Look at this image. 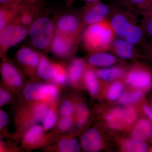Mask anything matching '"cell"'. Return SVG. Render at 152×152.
<instances>
[{
	"label": "cell",
	"mask_w": 152,
	"mask_h": 152,
	"mask_svg": "<svg viewBox=\"0 0 152 152\" xmlns=\"http://www.w3.org/2000/svg\"><path fill=\"white\" fill-rule=\"evenodd\" d=\"M110 26L103 22L90 25L84 33V40L86 45L91 50L106 48L113 39Z\"/></svg>",
	"instance_id": "1"
},
{
	"label": "cell",
	"mask_w": 152,
	"mask_h": 152,
	"mask_svg": "<svg viewBox=\"0 0 152 152\" xmlns=\"http://www.w3.org/2000/svg\"><path fill=\"white\" fill-rule=\"evenodd\" d=\"M53 31L52 22L45 17H42L33 23L29 31L32 43L38 49H45L51 41Z\"/></svg>",
	"instance_id": "2"
},
{
	"label": "cell",
	"mask_w": 152,
	"mask_h": 152,
	"mask_svg": "<svg viewBox=\"0 0 152 152\" xmlns=\"http://www.w3.org/2000/svg\"><path fill=\"white\" fill-rule=\"evenodd\" d=\"M137 118L135 109L130 107L112 109L107 114L108 125L114 129L120 130L132 124Z\"/></svg>",
	"instance_id": "3"
},
{
	"label": "cell",
	"mask_w": 152,
	"mask_h": 152,
	"mask_svg": "<svg viewBox=\"0 0 152 152\" xmlns=\"http://www.w3.org/2000/svg\"><path fill=\"white\" fill-rule=\"evenodd\" d=\"M1 32V45L5 49L16 45L23 41L27 34L26 29L17 25L7 26Z\"/></svg>",
	"instance_id": "4"
},
{
	"label": "cell",
	"mask_w": 152,
	"mask_h": 152,
	"mask_svg": "<svg viewBox=\"0 0 152 152\" xmlns=\"http://www.w3.org/2000/svg\"><path fill=\"white\" fill-rule=\"evenodd\" d=\"M126 81L128 84L139 89H147L151 85L152 77L147 71L135 70L128 74Z\"/></svg>",
	"instance_id": "5"
},
{
	"label": "cell",
	"mask_w": 152,
	"mask_h": 152,
	"mask_svg": "<svg viewBox=\"0 0 152 152\" xmlns=\"http://www.w3.org/2000/svg\"><path fill=\"white\" fill-rule=\"evenodd\" d=\"M24 96L30 101L47 100L49 95V88L47 85L39 83H31L25 87Z\"/></svg>",
	"instance_id": "6"
},
{
	"label": "cell",
	"mask_w": 152,
	"mask_h": 152,
	"mask_svg": "<svg viewBox=\"0 0 152 152\" xmlns=\"http://www.w3.org/2000/svg\"><path fill=\"white\" fill-rule=\"evenodd\" d=\"M52 51L60 57H64L69 54L72 48V39L70 36L58 33L52 42Z\"/></svg>",
	"instance_id": "7"
},
{
	"label": "cell",
	"mask_w": 152,
	"mask_h": 152,
	"mask_svg": "<svg viewBox=\"0 0 152 152\" xmlns=\"http://www.w3.org/2000/svg\"><path fill=\"white\" fill-rule=\"evenodd\" d=\"M81 145L83 148L88 152L99 151L102 148L100 135L94 129H90L82 136Z\"/></svg>",
	"instance_id": "8"
},
{
	"label": "cell",
	"mask_w": 152,
	"mask_h": 152,
	"mask_svg": "<svg viewBox=\"0 0 152 152\" xmlns=\"http://www.w3.org/2000/svg\"><path fill=\"white\" fill-rule=\"evenodd\" d=\"M109 9L102 3H96L90 7L85 17L87 23L91 25L102 21L105 16L108 14Z\"/></svg>",
	"instance_id": "9"
},
{
	"label": "cell",
	"mask_w": 152,
	"mask_h": 152,
	"mask_svg": "<svg viewBox=\"0 0 152 152\" xmlns=\"http://www.w3.org/2000/svg\"><path fill=\"white\" fill-rule=\"evenodd\" d=\"M1 71L3 79L9 86L16 88L21 86L23 79L14 66L9 63H4Z\"/></svg>",
	"instance_id": "10"
},
{
	"label": "cell",
	"mask_w": 152,
	"mask_h": 152,
	"mask_svg": "<svg viewBox=\"0 0 152 152\" xmlns=\"http://www.w3.org/2000/svg\"><path fill=\"white\" fill-rule=\"evenodd\" d=\"M133 138L143 141L152 137V124L148 120H140L132 132Z\"/></svg>",
	"instance_id": "11"
},
{
	"label": "cell",
	"mask_w": 152,
	"mask_h": 152,
	"mask_svg": "<svg viewBox=\"0 0 152 152\" xmlns=\"http://www.w3.org/2000/svg\"><path fill=\"white\" fill-rule=\"evenodd\" d=\"M17 57L20 63L31 67H38L40 61L38 54L29 48H23L19 50Z\"/></svg>",
	"instance_id": "12"
},
{
	"label": "cell",
	"mask_w": 152,
	"mask_h": 152,
	"mask_svg": "<svg viewBox=\"0 0 152 152\" xmlns=\"http://www.w3.org/2000/svg\"><path fill=\"white\" fill-rule=\"evenodd\" d=\"M57 26L59 33L69 36L76 31L78 26V22L73 16L66 15L59 19Z\"/></svg>",
	"instance_id": "13"
},
{
	"label": "cell",
	"mask_w": 152,
	"mask_h": 152,
	"mask_svg": "<svg viewBox=\"0 0 152 152\" xmlns=\"http://www.w3.org/2000/svg\"><path fill=\"white\" fill-rule=\"evenodd\" d=\"M58 71L57 65L53 64L44 57H42L38 66L39 76L45 80L53 79Z\"/></svg>",
	"instance_id": "14"
},
{
	"label": "cell",
	"mask_w": 152,
	"mask_h": 152,
	"mask_svg": "<svg viewBox=\"0 0 152 152\" xmlns=\"http://www.w3.org/2000/svg\"><path fill=\"white\" fill-rule=\"evenodd\" d=\"M49 110L50 109L46 104L41 103L37 104L31 111L30 117L27 121V124L32 125L41 120H43Z\"/></svg>",
	"instance_id": "15"
},
{
	"label": "cell",
	"mask_w": 152,
	"mask_h": 152,
	"mask_svg": "<svg viewBox=\"0 0 152 152\" xmlns=\"http://www.w3.org/2000/svg\"><path fill=\"white\" fill-rule=\"evenodd\" d=\"M44 128L39 125H35L30 128L25 134L23 141L29 145H34L39 143L44 136Z\"/></svg>",
	"instance_id": "16"
},
{
	"label": "cell",
	"mask_w": 152,
	"mask_h": 152,
	"mask_svg": "<svg viewBox=\"0 0 152 152\" xmlns=\"http://www.w3.org/2000/svg\"><path fill=\"white\" fill-rule=\"evenodd\" d=\"M114 47L117 54L123 58H130L133 55V44L122 39H117L114 42Z\"/></svg>",
	"instance_id": "17"
},
{
	"label": "cell",
	"mask_w": 152,
	"mask_h": 152,
	"mask_svg": "<svg viewBox=\"0 0 152 152\" xmlns=\"http://www.w3.org/2000/svg\"><path fill=\"white\" fill-rule=\"evenodd\" d=\"M115 57L104 53H97L93 55L89 59L91 64L98 66H108L113 64L115 62Z\"/></svg>",
	"instance_id": "18"
},
{
	"label": "cell",
	"mask_w": 152,
	"mask_h": 152,
	"mask_svg": "<svg viewBox=\"0 0 152 152\" xmlns=\"http://www.w3.org/2000/svg\"><path fill=\"white\" fill-rule=\"evenodd\" d=\"M84 69V63L81 59L74 60L69 69V78L72 83H76L81 77Z\"/></svg>",
	"instance_id": "19"
},
{
	"label": "cell",
	"mask_w": 152,
	"mask_h": 152,
	"mask_svg": "<svg viewBox=\"0 0 152 152\" xmlns=\"http://www.w3.org/2000/svg\"><path fill=\"white\" fill-rule=\"evenodd\" d=\"M130 24L126 18L122 15H117L112 20V28L120 37H124Z\"/></svg>",
	"instance_id": "20"
},
{
	"label": "cell",
	"mask_w": 152,
	"mask_h": 152,
	"mask_svg": "<svg viewBox=\"0 0 152 152\" xmlns=\"http://www.w3.org/2000/svg\"><path fill=\"white\" fill-rule=\"evenodd\" d=\"M85 82L89 92L95 95L99 91V85L97 78L94 72L91 70L87 71L85 74Z\"/></svg>",
	"instance_id": "21"
},
{
	"label": "cell",
	"mask_w": 152,
	"mask_h": 152,
	"mask_svg": "<svg viewBox=\"0 0 152 152\" xmlns=\"http://www.w3.org/2000/svg\"><path fill=\"white\" fill-rule=\"evenodd\" d=\"M143 95L141 91L139 90L133 92H124L119 98V102L122 104L129 105L140 100Z\"/></svg>",
	"instance_id": "22"
},
{
	"label": "cell",
	"mask_w": 152,
	"mask_h": 152,
	"mask_svg": "<svg viewBox=\"0 0 152 152\" xmlns=\"http://www.w3.org/2000/svg\"><path fill=\"white\" fill-rule=\"evenodd\" d=\"M58 148L61 152H77L80 151V146L75 139H64L59 142Z\"/></svg>",
	"instance_id": "23"
},
{
	"label": "cell",
	"mask_w": 152,
	"mask_h": 152,
	"mask_svg": "<svg viewBox=\"0 0 152 152\" xmlns=\"http://www.w3.org/2000/svg\"><path fill=\"white\" fill-rule=\"evenodd\" d=\"M123 72L120 68L114 67L102 69L97 73L98 77L105 80H111L120 77L122 75Z\"/></svg>",
	"instance_id": "24"
},
{
	"label": "cell",
	"mask_w": 152,
	"mask_h": 152,
	"mask_svg": "<svg viewBox=\"0 0 152 152\" xmlns=\"http://www.w3.org/2000/svg\"><path fill=\"white\" fill-rule=\"evenodd\" d=\"M124 151L129 152H145L148 149V145L142 141L134 139L130 140L125 143L124 146Z\"/></svg>",
	"instance_id": "25"
},
{
	"label": "cell",
	"mask_w": 152,
	"mask_h": 152,
	"mask_svg": "<svg viewBox=\"0 0 152 152\" xmlns=\"http://www.w3.org/2000/svg\"><path fill=\"white\" fill-rule=\"evenodd\" d=\"M141 30L135 26L130 24L125 33V39L131 43L134 44L137 42L141 38Z\"/></svg>",
	"instance_id": "26"
},
{
	"label": "cell",
	"mask_w": 152,
	"mask_h": 152,
	"mask_svg": "<svg viewBox=\"0 0 152 152\" xmlns=\"http://www.w3.org/2000/svg\"><path fill=\"white\" fill-rule=\"evenodd\" d=\"M76 118L77 124L82 127L86 123L89 117L88 110L84 104H79L75 108Z\"/></svg>",
	"instance_id": "27"
},
{
	"label": "cell",
	"mask_w": 152,
	"mask_h": 152,
	"mask_svg": "<svg viewBox=\"0 0 152 152\" xmlns=\"http://www.w3.org/2000/svg\"><path fill=\"white\" fill-rule=\"evenodd\" d=\"M124 88V85L120 82L113 83L109 88L107 92L108 98L111 101H115L119 98Z\"/></svg>",
	"instance_id": "28"
},
{
	"label": "cell",
	"mask_w": 152,
	"mask_h": 152,
	"mask_svg": "<svg viewBox=\"0 0 152 152\" xmlns=\"http://www.w3.org/2000/svg\"><path fill=\"white\" fill-rule=\"evenodd\" d=\"M56 113L54 109H50L48 114L43 119V128L45 130H49L54 126L56 122Z\"/></svg>",
	"instance_id": "29"
},
{
	"label": "cell",
	"mask_w": 152,
	"mask_h": 152,
	"mask_svg": "<svg viewBox=\"0 0 152 152\" xmlns=\"http://www.w3.org/2000/svg\"><path fill=\"white\" fill-rule=\"evenodd\" d=\"M57 73L56 75L53 78V81L55 83L59 85H64L66 83L68 76L64 69L61 66L57 65Z\"/></svg>",
	"instance_id": "30"
},
{
	"label": "cell",
	"mask_w": 152,
	"mask_h": 152,
	"mask_svg": "<svg viewBox=\"0 0 152 152\" xmlns=\"http://www.w3.org/2000/svg\"><path fill=\"white\" fill-rule=\"evenodd\" d=\"M74 111V107L72 102L69 100L63 102L60 108V113L62 116H70Z\"/></svg>",
	"instance_id": "31"
},
{
	"label": "cell",
	"mask_w": 152,
	"mask_h": 152,
	"mask_svg": "<svg viewBox=\"0 0 152 152\" xmlns=\"http://www.w3.org/2000/svg\"><path fill=\"white\" fill-rule=\"evenodd\" d=\"M47 86L49 88V95L47 100L51 102H55L59 96V91L58 89L53 84H48Z\"/></svg>",
	"instance_id": "32"
},
{
	"label": "cell",
	"mask_w": 152,
	"mask_h": 152,
	"mask_svg": "<svg viewBox=\"0 0 152 152\" xmlns=\"http://www.w3.org/2000/svg\"><path fill=\"white\" fill-rule=\"evenodd\" d=\"M72 120L70 116L64 117L58 124V127L60 130L66 132L72 126Z\"/></svg>",
	"instance_id": "33"
},
{
	"label": "cell",
	"mask_w": 152,
	"mask_h": 152,
	"mask_svg": "<svg viewBox=\"0 0 152 152\" xmlns=\"http://www.w3.org/2000/svg\"><path fill=\"white\" fill-rule=\"evenodd\" d=\"M10 99L9 93L2 88L0 90V106L1 107L8 103Z\"/></svg>",
	"instance_id": "34"
},
{
	"label": "cell",
	"mask_w": 152,
	"mask_h": 152,
	"mask_svg": "<svg viewBox=\"0 0 152 152\" xmlns=\"http://www.w3.org/2000/svg\"><path fill=\"white\" fill-rule=\"evenodd\" d=\"M9 117L5 112L2 110H0V129L1 130L8 124Z\"/></svg>",
	"instance_id": "35"
},
{
	"label": "cell",
	"mask_w": 152,
	"mask_h": 152,
	"mask_svg": "<svg viewBox=\"0 0 152 152\" xmlns=\"http://www.w3.org/2000/svg\"><path fill=\"white\" fill-rule=\"evenodd\" d=\"M23 15H22L20 18L21 23L22 24L25 26H27L30 25L32 23L33 20L32 16L30 15L29 12H25Z\"/></svg>",
	"instance_id": "36"
},
{
	"label": "cell",
	"mask_w": 152,
	"mask_h": 152,
	"mask_svg": "<svg viewBox=\"0 0 152 152\" xmlns=\"http://www.w3.org/2000/svg\"><path fill=\"white\" fill-rule=\"evenodd\" d=\"M24 0H0V3L2 6L13 5L23 2Z\"/></svg>",
	"instance_id": "37"
},
{
	"label": "cell",
	"mask_w": 152,
	"mask_h": 152,
	"mask_svg": "<svg viewBox=\"0 0 152 152\" xmlns=\"http://www.w3.org/2000/svg\"><path fill=\"white\" fill-rule=\"evenodd\" d=\"M144 111L145 113L147 115V116L148 117L149 119L151 120L152 123V110L148 106H145L143 108Z\"/></svg>",
	"instance_id": "38"
},
{
	"label": "cell",
	"mask_w": 152,
	"mask_h": 152,
	"mask_svg": "<svg viewBox=\"0 0 152 152\" xmlns=\"http://www.w3.org/2000/svg\"><path fill=\"white\" fill-rule=\"evenodd\" d=\"M147 29L148 33L152 37V17L147 23Z\"/></svg>",
	"instance_id": "39"
},
{
	"label": "cell",
	"mask_w": 152,
	"mask_h": 152,
	"mask_svg": "<svg viewBox=\"0 0 152 152\" xmlns=\"http://www.w3.org/2000/svg\"><path fill=\"white\" fill-rule=\"evenodd\" d=\"M133 4L137 5H141L145 2L147 0H130Z\"/></svg>",
	"instance_id": "40"
},
{
	"label": "cell",
	"mask_w": 152,
	"mask_h": 152,
	"mask_svg": "<svg viewBox=\"0 0 152 152\" xmlns=\"http://www.w3.org/2000/svg\"><path fill=\"white\" fill-rule=\"evenodd\" d=\"M38 1L39 0H24V2L28 4H33V3L36 2Z\"/></svg>",
	"instance_id": "41"
},
{
	"label": "cell",
	"mask_w": 152,
	"mask_h": 152,
	"mask_svg": "<svg viewBox=\"0 0 152 152\" xmlns=\"http://www.w3.org/2000/svg\"><path fill=\"white\" fill-rule=\"evenodd\" d=\"M84 1H87L88 2H95L97 1H99V0H84Z\"/></svg>",
	"instance_id": "42"
},
{
	"label": "cell",
	"mask_w": 152,
	"mask_h": 152,
	"mask_svg": "<svg viewBox=\"0 0 152 152\" xmlns=\"http://www.w3.org/2000/svg\"><path fill=\"white\" fill-rule=\"evenodd\" d=\"M151 110H152V105L151 106Z\"/></svg>",
	"instance_id": "43"
},
{
	"label": "cell",
	"mask_w": 152,
	"mask_h": 152,
	"mask_svg": "<svg viewBox=\"0 0 152 152\" xmlns=\"http://www.w3.org/2000/svg\"><path fill=\"white\" fill-rule=\"evenodd\" d=\"M151 151L152 152V149L151 150Z\"/></svg>",
	"instance_id": "44"
}]
</instances>
